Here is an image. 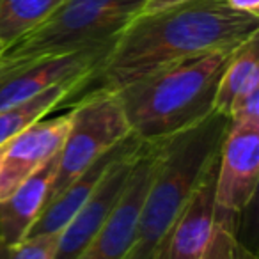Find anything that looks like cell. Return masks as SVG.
I'll return each mask as SVG.
<instances>
[{"label": "cell", "instance_id": "44dd1931", "mask_svg": "<svg viewBox=\"0 0 259 259\" xmlns=\"http://www.w3.org/2000/svg\"><path fill=\"white\" fill-rule=\"evenodd\" d=\"M4 50V45H2V41H0V52Z\"/></svg>", "mask_w": 259, "mask_h": 259}, {"label": "cell", "instance_id": "30bf717a", "mask_svg": "<svg viewBox=\"0 0 259 259\" xmlns=\"http://www.w3.org/2000/svg\"><path fill=\"white\" fill-rule=\"evenodd\" d=\"M69 128V114L39 119L8 142L0 155V201L54 158Z\"/></svg>", "mask_w": 259, "mask_h": 259}, {"label": "cell", "instance_id": "ac0fdd59", "mask_svg": "<svg viewBox=\"0 0 259 259\" xmlns=\"http://www.w3.org/2000/svg\"><path fill=\"white\" fill-rule=\"evenodd\" d=\"M59 233L27 236L15 245L0 243V259H54Z\"/></svg>", "mask_w": 259, "mask_h": 259}, {"label": "cell", "instance_id": "9c48e42d", "mask_svg": "<svg viewBox=\"0 0 259 259\" xmlns=\"http://www.w3.org/2000/svg\"><path fill=\"white\" fill-rule=\"evenodd\" d=\"M144 146L146 142H137L112 163L110 169L96 185L94 192L89 195V199L80 206L73 219L59 233L54 259H78V255L85 250V247L110 215L114 206L117 204Z\"/></svg>", "mask_w": 259, "mask_h": 259}, {"label": "cell", "instance_id": "8992f818", "mask_svg": "<svg viewBox=\"0 0 259 259\" xmlns=\"http://www.w3.org/2000/svg\"><path fill=\"white\" fill-rule=\"evenodd\" d=\"M162 142H146L117 204L78 259H124L134 243L146 192L155 178Z\"/></svg>", "mask_w": 259, "mask_h": 259}, {"label": "cell", "instance_id": "7402d4cb", "mask_svg": "<svg viewBox=\"0 0 259 259\" xmlns=\"http://www.w3.org/2000/svg\"><path fill=\"white\" fill-rule=\"evenodd\" d=\"M2 149H4V148H0V155H2Z\"/></svg>", "mask_w": 259, "mask_h": 259}, {"label": "cell", "instance_id": "ba28073f", "mask_svg": "<svg viewBox=\"0 0 259 259\" xmlns=\"http://www.w3.org/2000/svg\"><path fill=\"white\" fill-rule=\"evenodd\" d=\"M114 39L91 45L69 54L37 59L0 71V110L22 103L66 80H83L110 52Z\"/></svg>", "mask_w": 259, "mask_h": 259}, {"label": "cell", "instance_id": "5b68a950", "mask_svg": "<svg viewBox=\"0 0 259 259\" xmlns=\"http://www.w3.org/2000/svg\"><path fill=\"white\" fill-rule=\"evenodd\" d=\"M71 105L75 107L69 112V128L45 208L101 155L132 134L114 93H91Z\"/></svg>", "mask_w": 259, "mask_h": 259}, {"label": "cell", "instance_id": "3957f363", "mask_svg": "<svg viewBox=\"0 0 259 259\" xmlns=\"http://www.w3.org/2000/svg\"><path fill=\"white\" fill-rule=\"evenodd\" d=\"M227 128L229 117L211 112L195 126L162 141L158 167L146 192L134 243L124 259H155L170 226L219 155Z\"/></svg>", "mask_w": 259, "mask_h": 259}, {"label": "cell", "instance_id": "d6986e66", "mask_svg": "<svg viewBox=\"0 0 259 259\" xmlns=\"http://www.w3.org/2000/svg\"><path fill=\"white\" fill-rule=\"evenodd\" d=\"M231 124L259 122V73H255L240 91L229 110Z\"/></svg>", "mask_w": 259, "mask_h": 259}, {"label": "cell", "instance_id": "2e32d148", "mask_svg": "<svg viewBox=\"0 0 259 259\" xmlns=\"http://www.w3.org/2000/svg\"><path fill=\"white\" fill-rule=\"evenodd\" d=\"M64 0H0V41L9 47L47 20Z\"/></svg>", "mask_w": 259, "mask_h": 259}, {"label": "cell", "instance_id": "6da1fadb", "mask_svg": "<svg viewBox=\"0 0 259 259\" xmlns=\"http://www.w3.org/2000/svg\"><path fill=\"white\" fill-rule=\"evenodd\" d=\"M257 32V16L234 11L226 0H148L64 103L100 91L117 93L163 66L236 48Z\"/></svg>", "mask_w": 259, "mask_h": 259}, {"label": "cell", "instance_id": "4fadbf2b", "mask_svg": "<svg viewBox=\"0 0 259 259\" xmlns=\"http://www.w3.org/2000/svg\"><path fill=\"white\" fill-rule=\"evenodd\" d=\"M137 142H141V139L135 137L134 134H130L124 141L115 144L114 148L108 149L105 155H101L93 165L87 167L75 181H71V183L62 190V194L59 195L57 199H54V201L41 211L36 224H34L32 229H30L29 236L61 233L66 224L73 219V215L78 211L80 206L89 199V195L94 192L96 185L101 181L105 172L110 169L112 163H114L122 153L128 151L132 146L137 144Z\"/></svg>", "mask_w": 259, "mask_h": 259}, {"label": "cell", "instance_id": "52a82bcc", "mask_svg": "<svg viewBox=\"0 0 259 259\" xmlns=\"http://www.w3.org/2000/svg\"><path fill=\"white\" fill-rule=\"evenodd\" d=\"M259 181V122L231 124L217 158V213L238 217L252 202Z\"/></svg>", "mask_w": 259, "mask_h": 259}, {"label": "cell", "instance_id": "e0dca14e", "mask_svg": "<svg viewBox=\"0 0 259 259\" xmlns=\"http://www.w3.org/2000/svg\"><path fill=\"white\" fill-rule=\"evenodd\" d=\"M202 259H257L236 236V217L217 213L213 234Z\"/></svg>", "mask_w": 259, "mask_h": 259}, {"label": "cell", "instance_id": "7c38bea8", "mask_svg": "<svg viewBox=\"0 0 259 259\" xmlns=\"http://www.w3.org/2000/svg\"><path fill=\"white\" fill-rule=\"evenodd\" d=\"M59 163V153L41 169L30 174L8 197L0 201V243L15 245L29 236L37 217L45 209L52 180Z\"/></svg>", "mask_w": 259, "mask_h": 259}, {"label": "cell", "instance_id": "5bb4252c", "mask_svg": "<svg viewBox=\"0 0 259 259\" xmlns=\"http://www.w3.org/2000/svg\"><path fill=\"white\" fill-rule=\"evenodd\" d=\"M80 82L82 80H66V82L55 83L22 103L0 110V148H4L20 132H23L30 124L43 119L48 112L64 103Z\"/></svg>", "mask_w": 259, "mask_h": 259}, {"label": "cell", "instance_id": "7a4b0ae2", "mask_svg": "<svg viewBox=\"0 0 259 259\" xmlns=\"http://www.w3.org/2000/svg\"><path fill=\"white\" fill-rule=\"evenodd\" d=\"M236 48L172 62L114 93L130 132L144 142H162L208 117L215 112L217 87Z\"/></svg>", "mask_w": 259, "mask_h": 259}, {"label": "cell", "instance_id": "9a60e30c", "mask_svg": "<svg viewBox=\"0 0 259 259\" xmlns=\"http://www.w3.org/2000/svg\"><path fill=\"white\" fill-rule=\"evenodd\" d=\"M259 34V32H257ZM254 34L233 52L215 94V112L229 117L233 101L245 87V83L259 73V36Z\"/></svg>", "mask_w": 259, "mask_h": 259}, {"label": "cell", "instance_id": "ffe728a7", "mask_svg": "<svg viewBox=\"0 0 259 259\" xmlns=\"http://www.w3.org/2000/svg\"><path fill=\"white\" fill-rule=\"evenodd\" d=\"M226 4L234 11L247 13L259 18V0H226Z\"/></svg>", "mask_w": 259, "mask_h": 259}, {"label": "cell", "instance_id": "277c9868", "mask_svg": "<svg viewBox=\"0 0 259 259\" xmlns=\"http://www.w3.org/2000/svg\"><path fill=\"white\" fill-rule=\"evenodd\" d=\"M148 0H64L47 20L0 52V71L114 39Z\"/></svg>", "mask_w": 259, "mask_h": 259}, {"label": "cell", "instance_id": "8fae6325", "mask_svg": "<svg viewBox=\"0 0 259 259\" xmlns=\"http://www.w3.org/2000/svg\"><path fill=\"white\" fill-rule=\"evenodd\" d=\"M217 158L195 187L183 211L170 226L156 250L155 259H202L217 219Z\"/></svg>", "mask_w": 259, "mask_h": 259}]
</instances>
